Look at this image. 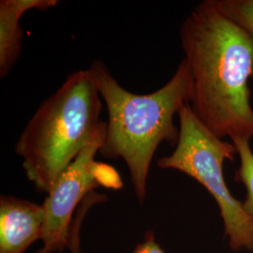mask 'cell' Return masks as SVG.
Listing matches in <instances>:
<instances>
[{"instance_id": "10", "label": "cell", "mask_w": 253, "mask_h": 253, "mask_svg": "<svg viewBox=\"0 0 253 253\" xmlns=\"http://www.w3.org/2000/svg\"><path fill=\"white\" fill-rule=\"evenodd\" d=\"M227 13L253 36V0H218Z\"/></svg>"}, {"instance_id": "2", "label": "cell", "mask_w": 253, "mask_h": 253, "mask_svg": "<svg viewBox=\"0 0 253 253\" xmlns=\"http://www.w3.org/2000/svg\"><path fill=\"white\" fill-rule=\"evenodd\" d=\"M88 70L108 112L100 153L125 162L136 198L144 203L154 155L163 142L176 145L179 128L173 118L192 100L194 84L190 65L184 58L163 87L145 95L122 87L100 60H95Z\"/></svg>"}, {"instance_id": "8", "label": "cell", "mask_w": 253, "mask_h": 253, "mask_svg": "<svg viewBox=\"0 0 253 253\" xmlns=\"http://www.w3.org/2000/svg\"><path fill=\"white\" fill-rule=\"evenodd\" d=\"M239 157L240 165L235 172V181L244 186L246 196L243 201L246 213L253 218V151L250 139L235 138L232 140Z\"/></svg>"}, {"instance_id": "12", "label": "cell", "mask_w": 253, "mask_h": 253, "mask_svg": "<svg viewBox=\"0 0 253 253\" xmlns=\"http://www.w3.org/2000/svg\"><path fill=\"white\" fill-rule=\"evenodd\" d=\"M35 253H54V252L53 250H51V249H49V248H46V247L43 246L42 249H40L39 251H37Z\"/></svg>"}, {"instance_id": "7", "label": "cell", "mask_w": 253, "mask_h": 253, "mask_svg": "<svg viewBox=\"0 0 253 253\" xmlns=\"http://www.w3.org/2000/svg\"><path fill=\"white\" fill-rule=\"evenodd\" d=\"M57 0H1L0 1V77L8 75L16 63L22 48L21 17L31 9L47 10Z\"/></svg>"}, {"instance_id": "11", "label": "cell", "mask_w": 253, "mask_h": 253, "mask_svg": "<svg viewBox=\"0 0 253 253\" xmlns=\"http://www.w3.org/2000/svg\"><path fill=\"white\" fill-rule=\"evenodd\" d=\"M131 253H166L163 248L156 241L153 232L148 231L145 235L143 242L137 244Z\"/></svg>"}, {"instance_id": "4", "label": "cell", "mask_w": 253, "mask_h": 253, "mask_svg": "<svg viewBox=\"0 0 253 253\" xmlns=\"http://www.w3.org/2000/svg\"><path fill=\"white\" fill-rule=\"evenodd\" d=\"M179 137L175 149L160 159L161 169L183 172L200 183L212 195L219 209L224 236L234 252H253V218L227 186L223 164L237 154L233 143L213 134L193 113L190 104L181 108Z\"/></svg>"}, {"instance_id": "6", "label": "cell", "mask_w": 253, "mask_h": 253, "mask_svg": "<svg viewBox=\"0 0 253 253\" xmlns=\"http://www.w3.org/2000/svg\"><path fill=\"white\" fill-rule=\"evenodd\" d=\"M45 224L42 205L10 195L0 197V253H24L42 240Z\"/></svg>"}, {"instance_id": "1", "label": "cell", "mask_w": 253, "mask_h": 253, "mask_svg": "<svg viewBox=\"0 0 253 253\" xmlns=\"http://www.w3.org/2000/svg\"><path fill=\"white\" fill-rule=\"evenodd\" d=\"M180 41L193 78L195 116L220 139L251 140L253 35L218 0H205L183 21Z\"/></svg>"}, {"instance_id": "5", "label": "cell", "mask_w": 253, "mask_h": 253, "mask_svg": "<svg viewBox=\"0 0 253 253\" xmlns=\"http://www.w3.org/2000/svg\"><path fill=\"white\" fill-rule=\"evenodd\" d=\"M107 123L100 129L72 164L64 171L48 193L42 206L45 224L42 241L54 253L68 248L73 217L82 202L98 187L118 190L123 187L116 169L95 160L106 135Z\"/></svg>"}, {"instance_id": "13", "label": "cell", "mask_w": 253, "mask_h": 253, "mask_svg": "<svg viewBox=\"0 0 253 253\" xmlns=\"http://www.w3.org/2000/svg\"><path fill=\"white\" fill-rule=\"evenodd\" d=\"M253 253V252H252V253Z\"/></svg>"}, {"instance_id": "3", "label": "cell", "mask_w": 253, "mask_h": 253, "mask_svg": "<svg viewBox=\"0 0 253 253\" xmlns=\"http://www.w3.org/2000/svg\"><path fill=\"white\" fill-rule=\"evenodd\" d=\"M101 97L89 70L69 75L28 121L15 145L38 191L49 193L61 173L90 143L103 121Z\"/></svg>"}, {"instance_id": "9", "label": "cell", "mask_w": 253, "mask_h": 253, "mask_svg": "<svg viewBox=\"0 0 253 253\" xmlns=\"http://www.w3.org/2000/svg\"><path fill=\"white\" fill-rule=\"evenodd\" d=\"M104 203L103 196L98 192H90L77 209L71 225L68 250L70 253H84L81 246V229L83 222L91 208Z\"/></svg>"}]
</instances>
